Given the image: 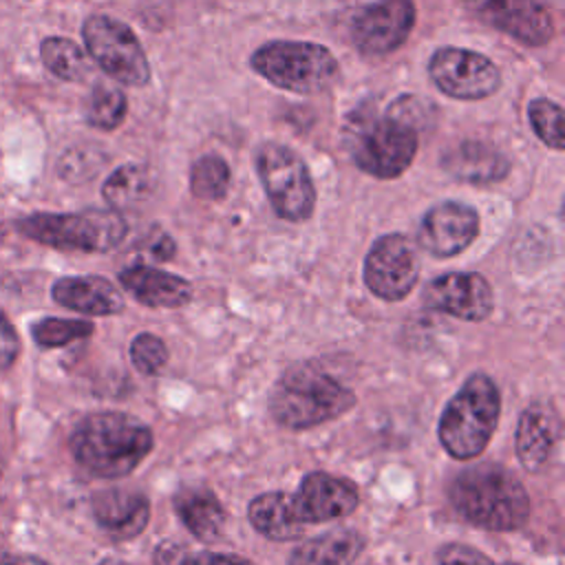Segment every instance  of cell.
<instances>
[{
    "label": "cell",
    "instance_id": "1f68e13d",
    "mask_svg": "<svg viewBox=\"0 0 565 565\" xmlns=\"http://www.w3.org/2000/svg\"><path fill=\"white\" fill-rule=\"evenodd\" d=\"M439 565H494L483 552L463 545V543H446L437 550Z\"/></svg>",
    "mask_w": 565,
    "mask_h": 565
},
{
    "label": "cell",
    "instance_id": "5bb4252c",
    "mask_svg": "<svg viewBox=\"0 0 565 565\" xmlns=\"http://www.w3.org/2000/svg\"><path fill=\"white\" fill-rule=\"evenodd\" d=\"M475 18L519 40L525 46H543L554 35V18L539 0H466Z\"/></svg>",
    "mask_w": 565,
    "mask_h": 565
},
{
    "label": "cell",
    "instance_id": "8992f818",
    "mask_svg": "<svg viewBox=\"0 0 565 565\" xmlns=\"http://www.w3.org/2000/svg\"><path fill=\"white\" fill-rule=\"evenodd\" d=\"M20 234L26 238L66 252L102 254L115 249L128 232L117 210H84L71 214H31L18 221Z\"/></svg>",
    "mask_w": 565,
    "mask_h": 565
},
{
    "label": "cell",
    "instance_id": "d590c367",
    "mask_svg": "<svg viewBox=\"0 0 565 565\" xmlns=\"http://www.w3.org/2000/svg\"><path fill=\"white\" fill-rule=\"evenodd\" d=\"M150 254H152V258H157V260H168V258H172V254H174V243H172V238H170L168 234L159 232V234L150 241Z\"/></svg>",
    "mask_w": 565,
    "mask_h": 565
},
{
    "label": "cell",
    "instance_id": "8d00e7d4",
    "mask_svg": "<svg viewBox=\"0 0 565 565\" xmlns=\"http://www.w3.org/2000/svg\"><path fill=\"white\" fill-rule=\"evenodd\" d=\"M15 565H49V563L38 558V556H18Z\"/></svg>",
    "mask_w": 565,
    "mask_h": 565
},
{
    "label": "cell",
    "instance_id": "52a82bcc",
    "mask_svg": "<svg viewBox=\"0 0 565 565\" xmlns=\"http://www.w3.org/2000/svg\"><path fill=\"white\" fill-rule=\"evenodd\" d=\"M252 68L278 88L311 95L329 88L338 77V60L316 42L271 40L258 46L249 60Z\"/></svg>",
    "mask_w": 565,
    "mask_h": 565
},
{
    "label": "cell",
    "instance_id": "d6986e66",
    "mask_svg": "<svg viewBox=\"0 0 565 565\" xmlns=\"http://www.w3.org/2000/svg\"><path fill=\"white\" fill-rule=\"evenodd\" d=\"M119 282L132 298L152 309H177L192 300V285L170 271L150 265H130L119 271Z\"/></svg>",
    "mask_w": 565,
    "mask_h": 565
},
{
    "label": "cell",
    "instance_id": "f35d334b",
    "mask_svg": "<svg viewBox=\"0 0 565 565\" xmlns=\"http://www.w3.org/2000/svg\"><path fill=\"white\" fill-rule=\"evenodd\" d=\"M99 565H128V563L119 561V558H104Z\"/></svg>",
    "mask_w": 565,
    "mask_h": 565
},
{
    "label": "cell",
    "instance_id": "603a6c76",
    "mask_svg": "<svg viewBox=\"0 0 565 565\" xmlns=\"http://www.w3.org/2000/svg\"><path fill=\"white\" fill-rule=\"evenodd\" d=\"M174 512L199 541L218 539L227 519L218 497L203 486L179 490L174 494Z\"/></svg>",
    "mask_w": 565,
    "mask_h": 565
},
{
    "label": "cell",
    "instance_id": "ba28073f",
    "mask_svg": "<svg viewBox=\"0 0 565 565\" xmlns=\"http://www.w3.org/2000/svg\"><path fill=\"white\" fill-rule=\"evenodd\" d=\"M256 170L280 218L300 223L313 214L316 188L298 152L278 141H265L256 152Z\"/></svg>",
    "mask_w": 565,
    "mask_h": 565
},
{
    "label": "cell",
    "instance_id": "30bf717a",
    "mask_svg": "<svg viewBox=\"0 0 565 565\" xmlns=\"http://www.w3.org/2000/svg\"><path fill=\"white\" fill-rule=\"evenodd\" d=\"M433 84L452 99H486L501 86L497 64L470 49L444 46L428 62Z\"/></svg>",
    "mask_w": 565,
    "mask_h": 565
},
{
    "label": "cell",
    "instance_id": "7c38bea8",
    "mask_svg": "<svg viewBox=\"0 0 565 565\" xmlns=\"http://www.w3.org/2000/svg\"><path fill=\"white\" fill-rule=\"evenodd\" d=\"M415 26L413 0H375L351 18V42L364 55L397 51Z\"/></svg>",
    "mask_w": 565,
    "mask_h": 565
},
{
    "label": "cell",
    "instance_id": "7402d4cb",
    "mask_svg": "<svg viewBox=\"0 0 565 565\" xmlns=\"http://www.w3.org/2000/svg\"><path fill=\"white\" fill-rule=\"evenodd\" d=\"M364 550V536L349 527H333L302 541L287 565H353Z\"/></svg>",
    "mask_w": 565,
    "mask_h": 565
},
{
    "label": "cell",
    "instance_id": "ffe728a7",
    "mask_svg": "<svg viewBox=\"0 0 565 565\" xmlns=\"http://www.w3.org/2000/svg\"><path fill=\"white\" fill-rule=\"evenodd\" d=\"M51 296L57 305L88 316H115L124 309V296L102 276H64L53 282Z\"/></svg>",
    "mask_w": 565,
    "mask_h": 565
},
{
    "label": "cell",
    "instance_id": "60d3db41",
    "mask_svg": "<svg viewBox=\"0 0 565 565\" xmlns=\"http://www.w3.org/2000/svg\"><path fill=\"white\" fill-rule=\"evenodd\" d=\"M0 481H2V472H0Z\"/></svg>",
    "mask_w": 565,
    "mask_h": 565
},
{
    "label": "cell",
    "instance_id": "83f0119b",
    "mask_svg": "<svg viewBox=\"0 0 565 565\" xmlns=\"http://www.w3.org/2000/svg\"><path fill=\"white\" fill-rule=\"evenodd\" d=\"M128 113L126 95L110 86V84H97L88 97L86 104V119L90 126L99 130H115Z\"/></svg>",
    "mask_w": 565,
    "mask_h": 565
},
{
    "label": "cell",
    "instance_id": "4fadbf2b",
    "mask_svg": "<svg viewBox=\"0 0 565 565\" xmlns=\"http://www.w3.org/2000/svg\"><path fill=\"white\" fill-rule=\"evenodd\" d=\"M360 494L353 481L322 470L302 477L298 490L289 494V510L300 525L335 521L358 508Z\"/></svg>",
    "mask_w": 565,
    "mask_h": 565
},
{
    "label": "cell",
    "instance_id": "277c9868",
    "mask_svg": "<svg viewBox=\"0 0 565 565\" xmlns=\"http://www.w3.org/2000/svg\"><path fill=\"white\" fill-rule=\"evenodd\" d=\"M499 413L501 395L494 380L486 373L470 375L441 411L439 444L459 461L479 457L499 424Z\"/></svg>",
    "mask_w": 565,
    "mask_h": 565
},
{
    "label": "cell",
    "instance_id": "ab89813d",
    "mask_svg": "<svg viewBox=\"0 0 565 565\" xmlns=\"http://www.w3.org/2000/svg\"><path fill=\"white\" fill-rule=\"evenodd\" d=\"M503 565H519V563H503Z\"/></svg>",
    "mask_w": 565,
    "mask_h": 565
},
{
    "label": "cell",
    "instance_id": "5b68a950",
    "mask_svg": "<svg viewBox=\"0 0 565 565\" xmlns=\"http://www.w3.org/2000/svg\"><path fill=\"white\" fill-rule=\"evenodd\" d=\"M344 143L362 172L397 179L415 159L417 128L395 115L358 110L344 126Z\"/></svg>",
    "mask_w": 565,
    "mask_h": 565
},
{
    "label": "cell",
    "instance_id": "f546056e",
    "mask_svg": "<svg viewBox=\"0 0 565 565\" xmlns=\"http://www.w3.org/2000/svg\"><path fill=\"white\" fill-rule=\"evenodd\" d=\"M93 333V324L86 320H66V318H44L38 320L31 329V335L42 349L66 347L73 340L88 338Z\"/></svg>",
    "mask_w": 565,
    "mask_h": 565
},
{
    "label": "cell",
    "instance_id": "44dd1931",
    "mask_svg": "<svg viewBox=\"0 0 565 565\" xmlns=\"http://www.w3.org/2000/svg\"><path fill=\"white\" fill-rule=\"evenodd\" d=\"M558 417L552 406L534 404L525 408L516 424V457L521 466L530 472H539L552 455L558 439Z\"/></svg>",
    "mask_w": 565,
    "mask_h": 565
},
{
    "label": "cell",
    "instance_id": "836d02e7",
    "mask_svg": "<svg viewBox=\"0 0 565 565\" xmlns=\"http://www.w3.org/2000/svg\"><path fill=\"white\" fill-rule=\"evenodd\" d=\"M181 565H254V563L243 558V556H236V554L194 552V554H185Z\"/></svg>",
    "mask_w": 565,
    "mask_h": 565
},
{
    "label": "cell",
    "instance_id": "9a60e30c",
    "mask_svg": "<svg viewBox=\"0 0 565 565\" xmlns=\"http://www.w3.org/2000/svg\"><path fill=\"white\" fill-rule=\"evenodd\" d=\"M479 234V214L459 201H441L433 205L419 223L417 241L424 252L435 258L461 254Z\"/></svg>",
    "mask_w": 565,
    "mask_h": 565
},
{
    "label": "cell",
    "instance_id": "2e32d148",
    "mask_svg": "<svg viewBox=\"0 0 565 565\" xmlns=\"http://www.w3.org/2000/svg\"><path fill=\"white\" fill-rule=\"evenodd\" d=\"M426 307L468 322H481L492 313L494 296L490 282L475 271H450L428 282Z\"/></svg>",
    "mask_w": 565,
    "mask_h": 565
},
{
    "label": "cell",
    "instance_id": "ac0fdd59",
    "mask_svg": "<svg viewBox=\"0 0 565 565\" xmlns=\"http://www.w3.org/2000/svg\"><path fill=\"white\" fill-rule=\"evenodd\" d=\"M441 168L457 181L488 185L508 177L510 159L492 143L466 139L444 150Z\"/></svg>",
    "mask_w": 565,
    "mask_h": 565
},
{
    "label": "cell",
    "instance_id": "d4e9b609",
    "mask_svg": "<svg viewBox=\"0 0 565 565\" xmlns=\"http://www.w3.org/2000/svg\"><path fill=\"white\" fill-rule=\"evenodd\" d=\"M152 192V174L141 163H124L119 166L104 183L102 194L110 210L135 207L146 201Z\"/></svg>",
    "mask_w": 565,
    "mask_h": 565
},
{
    "label": "cell",
    "instance_id": "74e56055",
    "mask_svg": "<svg viewBox=\"0 0 565 565\" xmlns=\"http://www.w3.org/2000/svg\"><path fill=\"white\" fill-rule=\"evenodd\" d=\"M15 558L11 552H7L2 545H0V565H15Z\"/></svg>",
    "mask_w": 565,
    "mask_h": 565
},
{
    "label": "cell",
    "instance_id": "f1b7e54d",
    "mask_svg": "<svg viewBox=\"0 0 565 565\" xmlns=\"http://www.w3.org/2000/svg\"><path fill=\"white\" fill-rule=\"evenodd\" d=\"M527 119L536 132V137L552 150H563V108L545 97L532 99L527 106Z\"/></svg>",
    "mask_w": 565,
    "mask_h": 565
},
{
    "label": "cell",
    "instance_id": "6da1fadb",
    "mask_svg": "<svg viewBox=\"0 0 565 565\" xmlns=\"http://www.w3.org/2000/svg\"><path fill=\"white\" fill-rule=\"evenodd\" d=\"M152 446V430L126 413H93L73 428L68 439L75 461L99 479L130 475Z\"/></svg>",
    "mask_w": 565,
    "mask_h": 565
},
{
    "label": "cell",
    "instance_id": "7a4b0ae2",
    "mask_svg": "<svg viewBox=\"0 0 565 565\" xmlns=\"http://www.w3.org/2000/svg\"><path fill=\"white\" fill-rule=\"evenodd\" d=\"M452 508L472 525L488 532L519 530L530 516L523 483L499 463H477L450 483Z\"/></svg>",
    "mask_w": 565,
    "mask_h": 565
},
{
    "label": "cell",
    "instance_id": "e0dca14e",
    "mask_svg": "<svg viewBox=\"0 0 565 565\" xmlns=\"http://www.w3.org/2000/svg\"><path fill=\"white\" fill-rule=\"evenodd\" d=\"M93 516L110 539L128 541L146 530L150 503L141 492L110 488L93 497Z\"/></svg>",
    "mask_w": 565,
    "mask_h": 565
},
{
    "label": "cell",
    "instance_id": "e575fe53",
    "mask_svg": "<svg viewBox=\"0 0 565 565\" xmlns=\"http://www.w3.org/2000/svg\"><path fill=\"white\" fill-rule=\"evenodd\" d=\"M183 558H185V547L174 541H166L154 550V565H181Z\"/></svg>",
    "mask_w": 565,
    "mask_h": 565
},
{
    "label": "cell",
    "instance_id": "3957f363",
    "mask_svg": "<svg viewBox=\"0 0 565 565\" xmlns=\"http://www.w3.org/2000/svg\"><path fill=\"white\" fill-rule=\"evenodd\" d=\"M353 404L355 393L311 362L287 369L269 395L271 417L291 430L320 426Z\"/></svg>",
    "mask_w": 565,
    "mask_h": 565
},
{
    "label": "cell",
    "instance_id": "8fae6325",
    "mask_svg": "<svg viewBox=\"0 0 565 565\" xmlns=\"http://www.w3.org/2000/svg\"><path fill=\"white\" fill-rule=\"evenodd\" d=\"M419 278V256L404 234L380 236L364 258V285L386 302L406 298Z\"/></svg>",
    "mask_w": 565,
    "mask_h": 565
},
{
    "label": "cell",
    "instance_id": "4316f807",
    "mask_svg": "<svg viewBox=\"0 0 565 565\" xmlns=\"http://www.w3.org/2000/svg\"><path fill=\"white\" fill-rule=\"evenodd\" d=\"M230 188V168L218 154H203L190 168V190L196 199L218 201Z\"/></svg>",
    "mask_w": 565,
    "mask_h": 565
},
{
    "label": "cell",
    "instance_id": "484cf974",
    "mask_svg": "<svg viewBox=\"0 0 565 565\" xmlns=\"http://www.w3.org/2000/svg\"><path fill=\"white\" fill-rule=\"evenodd\" d=\"M40 55L44 66L64 82H82L90 73V64L86 53L68 38L51 35L42 40Z\"/></svg>",
    "mask_w": 565,
    "mask_h": 565
},
{
    "label": "cell",
    "instance_id": "cb8c5ba5",
    "mask_svg": "<svg viewBox=\"0 0 565 565\" xmlns=\"http://www.w3.org/2000/svg\"><path fill=\"white\" fill-rule=\"evenodd\" d=\"M247 519L252 527L271 541L300 539L305 525H300L289 510L287 492H263L247 505Z\"/></svg>",
    "mask_w": 565,
    "mask_h": 565
},
{
    "label": "cell",
    "instance_id": "d6a6232c",
    "mask_svg": "<svg viewBox=\"0 0 565 565\" xmlns=\"http://www.w3.org/2000/svg\"><path fill=\"white\" fill-rule=\"evenodd\" d=\"M20 353V340L15 329L11 327V322L4 318V313L0 311V369H7L15 362Z\"/></svg>",
    "mask_w": 565,
    "mask_h": 565
},
{
    "label": "cell",
    "instance_id": "9c48e42d",
    "mask_svg": "<svg viewBox=\"0 0 565 565\" xmlns=\"http://www.w3.org/2000/svg\"><path fill=\"white\" fill-rule=\"evenodd\" d=\"M90 57L106 75L126 86H143L150 79V64L135 31L113 15H90L82 26Z\"/></svg>",
    "mask_w": 565,
    "mask_h": 565
},
{
    "label": "cell",
    "instance_id": "4dcf8cb0",
    "mask_svg": "<svg viewBox=\"0 0 565 565\" xmlns=\"http://www.w3.org/2000/svg\"><path fill=\"white\" fill-rule=\"evenodd\" d=\"M130 360L143 375H157L168 364V347L154 333H139L130 342Z\"/></svg>",
    "mask_w": 565,
    "mask_h": 565
}]
</instances>
